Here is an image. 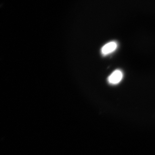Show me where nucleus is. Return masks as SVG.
Listing matches in <instances>:
<instances>
[{
	"label": "nucleus",
	"instance_id": "f257e3e1",
	"mask_svg": "<svg viewBox=\"0 0 155 155\" xmlns=\"http://www.w3.org/2000/svg\"><path fill=\"white\" fill-rule=\"evenodd\" d=\"M123 73L119 70L114 71L108 78V81L112 85H116L119 83L123 78Z\"/></svg>",
	"mask_w": 155,
	"mask_h": 155
},
{
	"label": "nucleus",
	"instance_id": "f03ea898",
	"mask_svg": "<svg viewBox=\"0 0 155 155\" xmlns=\"http://www.w3.org/2000/svg\"><path fill=\"white\" fill-rule=\"evenodd\" d=\"M117 43L115 41L109 42L102 48L101 52L103 55H106L112 53L117 48Z\"/></svg>",
	"mask_w": 155,
	"mask_h": 155
}]
</instances>
